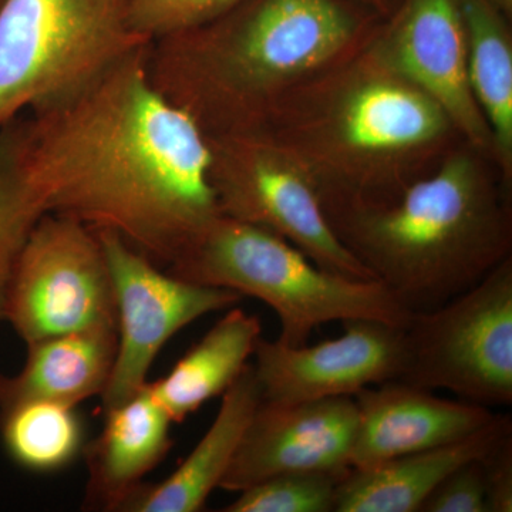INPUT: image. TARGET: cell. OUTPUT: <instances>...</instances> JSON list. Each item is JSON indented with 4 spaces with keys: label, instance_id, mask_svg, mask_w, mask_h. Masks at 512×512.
<instances>
[{
    "label": "cell",
    "instance_id": "obj_1",
    "mask_svg": "<svg viewBox=\"0 0 512 512\" xmlns=\"http://www.w3.org/2000/svg\"><path fill=\"white\" fill-rule=\"evenodd\" d=\"M148 46L29 111L26 140L46 214L114 232L167 271L221 214L208 138L151 83Z\"/></svg>",
    "mask_w": 512,
    "mask_h": 512
},
{
    "label": "cell",
    "instance_id": "obj_2",
    "mask_svg": "<svg viewBox=\"0 0 512 512\" xmlns=\"http://www.w3.org/2000/svg\"><path fill=\"white\" fill-rule=\"evenodd\" d=\"M256 133L311 171L326 214L396 200L453 133L431 97L359 47L286 94Z\"/></svg>",
    "mask_w": 512,
    "mask_h": 512
},
{
    "label": "cell",
    "instance_id": "obj_3",
    "mask_svg": "<svg viewBox=\"0 0 512 512\" xmlns=\"http://www.w3.org/2000/svg\"><path fill=\"white\" fill-rule=\"evenodd\" d=\"M362 33L342 0H242L150 43L148 76L205 136L256 133L286 94L359 49Z\"/></svg>",
    "mask_w": 512,
    "mask_h": 512
},
{
    "label": "cell",
    "instance_id": "obj_4",
    "mask_svg": "<svg viewBox=\"0 0 512 512\" xmlns=\"http://www.w3.org/2000/svg\"><path fill=\"white\" fill-rule=\"evenodd\" d=\"M340 241L412 313L467 291L511 256V211L481 153L447 154L396 200L330 212Z\"/></svg>",
    "mask_w": 512,
    "mask_h": 512
},
{
    "label": "cell",
    "instance_id": "obj_5",
    "mask_svg": "<svg viewBox=\"0 0 512 512\" xmlns=\"http://www.w3.org/2000/svg\"><path fill=\"white\" fill-rule=\"evenodd\" d=\"M168 274L228 289L268 305L278 316V342L303 346L335 320L373 319L406 328L413 313L379 281L320 268L291 242L255 225L218 215Z\"/></svg>",
    "mask_w": 512,
    "mask_h": 512
},
{
    "label": "cell",
    "instance_id": "obj_6",
    "mask_svg": "<svg viewBox=\"0 0 512 512\" xmlns=\"http://www.w3.org/2000/svg\"><path fill=\"white\" fill-rule=\"evenodd\" d=\"M148 45L131 28L127 0H3L0 128L76 93Z\"/></svg>",
    "mask_w": 512,
    "mask_h": 512
},
{
    "label": "cell",
    "instance_id": "obj_7",
    "mask_svg": "<svg viewBox=\"0 0 512 512\" xmlns=\"http://www.w3.org/2000/svg\"><path fill=\"white\" fill-rule=\"evenodd\" d=\"M399 380L480 406L512 403V258L450 301L413 313Z\"/></svg>",
    "mask_w": 512,
    "mask_h": 512
},
{
    "label": "cell",
    "instance_id": "obj_8",
    "mask_svg": "<svg viewBox=\"0 0 512 512\" xmlns=\"http://www.w3.org/2000/svg\"><path fill=\"white\" fill-rule=\"evenodd\" d=\"M207 138L221 215L286 239L320 268L376 281L333 231L315 178L292 151L264 133Z\"/></svg>",
    "mask_w": 512,
    "mask_h": 512
},
{
    "label": "cell",
    "instance_id": "obj_9",
    "mask_svg": "<svg viewBox=\"0 0 512 512\" xmlns=\"http://www.w3.org/2000/svg\"><path fill=\"white\" fill-rule=\"evenodd\" d=\"M3 320L26 345L117 329L109 262L97 231L64 215H43L13 268Z\"/></svg>",
    "mask_w": 512,
    "mask_h": 512
},
{
    "label": "cell",
    "instance_id": "obj_10",
    "mask_svg": "<svg viewBox=\"0 0 512 512\" xmlns=\"http://www.w3.org/2000/svg\"><path fill=\"white\" fill-rule=\"evenodd\" d=\"M113 282L117 355L103 410L126 402L148 384V373L168 340L195 320L237 305L228 289L184 281L127 245L114 232L97 231Z\"/></svg>",
    "mask_w": 512,
    "mask_h": 512
},
{
    "label": "cell",
    "instance_id": "obj_11",
    "mask_svg": "<svg viewBox=\"0 0 512 512\" xmlns=\"http://www.w3.org/2000/svg\"><path fill=\"white\" fill-rule=\"evenodd\" d=\"M343 333L313 346L259 338L254 373L262 400L312 402L353 397L366 387L399 380L406 362L404 328L373 319L343 320Z\"/></svg>",
    "mask_w": 512,
    "mask_h": 512
},
{
    "label": "cell",
    "instance_id": "obj_12",
    "mask_svg": "<svg viewBox=\"0 0 512 512\" xmlns=\"http://www.w3.org/2000/svg\"><path fill=\"white\" fill-rule=\"evenodd\" d=\"M394 72L446 111L468 146L493 157V138L467 74L466 30L458 0H404L369 45Z\"/></svg>",
    "mask_w": 512,
    "mask_h": 512
},
{
    "label": "cell",
    "instance_id": "obj_13",
    "mask_svg": "<svg viewBox=\"0 0 512 512\" xmlns=\"http://www.w3.org/2000/svg\"><path fill=\"white\" fill-rule=\"evenodd\" d=\"M356 424L353 397L296 403L261 400L220 488L239 493L286 473H349Z\"/></svg>",
    "mask_w": 512,
    "mask_h": 512
},
{
    "label": "cell",
    "instance_id": "obj_14",
    "mask_svg": "<svg viewBox=\"0 0 512 512\" xmlns=\"http://www.w3.org/2000/svg\"><path fill=\"white\" fill-rule=\"evenodd\" d=\"M353 399L357 424L352 470L466 439L495 416L488 407L443 399L402 380L366 387Z\"/></svg>",
    "mask_w": 512,
    "mask_h": 512
},
{
    "label": "cell",
    "instance_id": "obj_15",
    "mask_svg": "<svg viewBox=\"0 0 512 512\" xmlns=\"http://www.w3.org/2000/svg\"><path fill=\"white\" fill-rule=\"evenodd\" d=\"M103 412L100 436L83 450L89 466L87 503L104 511H123L143 478L173 446V420L148 384L136 396Z\"/></svg>",
    "mask_w": 512,
    "mask_h": 512
},
{
    "label": "cell",
    "instance_id": "obj_16",
    "mask_svg": "<svg viewBox=\"0 0 512 512\" xmlns=\"http://www.w3.org/2000/svg\"><path fill=\"white\" fill-rule=\"evenodd\" d=\"M512 434L510 414L466 439L350 470L336 490V512H420L437 485L468 461L485 456Z\"/></svg>",
    "mask_w": 512,
    "mask_h": 512
},
{
    "label": "cell",
    "instance_id": "obj_17",
    "mask_svg": "<svg viewBox=\"0 0 512 512\" xmlns=\"http://www.w3.org/2000/svg\"><path fill=\"white\" fill-rule=\"evenodd\" d=\"M221 397L217 416L183 463L161 483L141 485L123 511L195 512L204 507L220 488L262 400L251 363Z\"/></svg>",
    "mask_w": 512,
    "mask_h": 512
},
{
    "label": "cell",
    "instance_id": "obj_18",
    "mask_svg": "<svg viewBox=\"0 0 512 512\" xmlns=\"http://www.w3.org/2000/svg\"><path fill=\"white\" fill-rule=\"evenodd\" d=\"M116 355L117 329L84 330L28 343L20 372L0 375V412L28 400L77 407L101 396Z\"/></svg>",
    "mask_w": 512,
    "mask_h": 512
},
{
    "label": "cell",
    "instance_id": "obj_19",
    "mask_svg": "<svg viewBox=\"0 0 512 512\" xmlns=\"http://www.w3.org/2000/svg\"><path fill=\"white\" fill-rule=\"evenodd\" d=\"M261 336V319L231 306L167 376L148 382V389L173 423H183L208 400L227 392L247 369Z\"/></svg>",
    "mask_w": 512,
    "mask_h": 512
},
{
    "label": "cell",
    "instance_id": "obj_20",
    "mask_svg": "<svg viewBox=\"0 0 512 512\" xmlns=\"http://www.w3.org/2000/svg\"><path fill=\"white\" fill-rule=\"evenodd\" d=\"M466 30L471 93L493 138L504 187L512 175V40L505 15L491 0H458Z\"/></svg>",
    "mask_w": 512,
    "mask_h": 512
},
{
    "label": "cell",
    "instance_id": "obj_21",
    "mask_svg": "<svg viewBox=\"0 0 512 512\" xmlns=\"http://www.w3.org/2000/svg\"><path fill=\"white\" fill-rule=\"evenodd\" d=\"M0 434L10 460L32 473L63 470L86 447L76 407L47 400H28L0 412Z\"/></svg>",
    "mask_w": 512,
    "mask_h": 512
},
{
    "label": "cell",
    "instance_id": "obj_22",
    "mask_svg": "<svg viewBox=\"0 0 512 512\" xmlns=\"http://www.w3.org/2000/svg\"><path fill=\"white\" fill-rule=\"evenodd\" d=\"M46 215L28 163L25 117L0 128V320L13 268L30 232Z\"/></svg>",
    "mask_w": 512,
    "mask_h": 512
},
{
    "label": "cell",
    "instance_id": "obj_23",
    "mask_svg": "<svg viewBox=\"0 0 512 512\" xmlns=\"http://www.w3.org/2000/svg\"><path fill=\"white\" fill-rule=\"evenodd\" d=\"M349 473L308 471L279 474L239 491L225 512H330L336 490Z\"/></svg>",
    "mask_w": 512,
    "mask_h": 512
},
{
    "label": "cell",
    "instance_id": "obj_24",
    "mask_svg": "<svg viewBox=\"0 0 512 512\" xmlns=\"http://www.w3.org/2000/svg\"><path fill=\"white\" fill-rule=\"evenodd\" d=\"M131 28L148 43L200 28L242 0H127Z\"/></svg>",
    "mask_w": 512,
    "mask_h": 512
},
{
    "label": "cell",
    "instance_id": "obj_25",
    "mask_svg": "<svg viewBox=\"0 0 512 512\" xmlns=\"http://www.w3.org/2000/svg\"><path fill=\"white\" fill-rule=\"evenodd\" d=\"M420 512H488L481 457L448 474L421 505Z\"/></svg>",
    "mask_w": 512,
    "mask_h": 512
},
{
    "label": "cell",
    "instance_id": "obj_26",
    "mask_svg": "<svg viewBox=\"0 0 512 512\" xmlns=\"http://www.w3.org/2000/svg\"><path fill=\"white\" fill-rule=\"evenodd\" d=\"M488 512L512 511V434L481 457Z\"/></svg>",
    "mask_w": 512,
    "mask_h": 512
},
{
    "label": "cell",
    "instance_id": "obj_27",
    "mask_svg": "<svg viewBox=\"0 0 512 512\" xmlns=\"http://www.w3.org/2000/svg\"><path fill=\"white\" fill-rule=\"evenodd\" d=\"M491 2H493L494 5L504 13L505 16L511 15L512 0H491Z\"/></svg>",
    "mask_w": 512,
    "mask_h": 512
},
{
    "label": "cell",
    "instance_id": "obj_28",
    "mask_svg": "<svg viewBox=\"0 0 512 512\" xmlns=\"http://www.w3.org/2000/svg\"><path fill=\"white\" fill-rule=\"evenodd\" d=\"M367 3H372L373 6L380 10H387L390 6V0H366Z\"/></svg>",
    "mask_w": 512,
    "mask_h": 512
},
{
    "label": "cell",
    "instance_id": "obj_29",
    "mask_svg": "<svg viewBox=\"0 0 512 512\" xmlns=\"http://www.w3.org/2000/svg\"><path fill=\"white\" fill-rule=\"evenodd\" d=\"M2 3H3V0H0V5H2Z\"/></svg>",
    "mask_w": 512,
    "mask_h": 512
}]
</instances>
